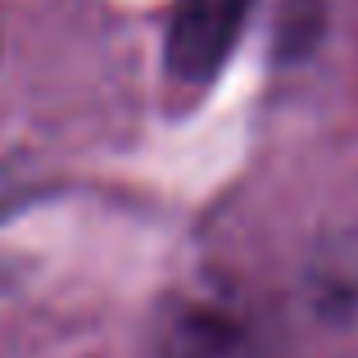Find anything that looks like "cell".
<instances>
[{"instance_id": "cell-1", "label": "cell", "mask_w": 358, "mask_h": 358, "mask_svg": "<svg viewBox=\"0 0 358 358\" xmlns=\"http://www.w3.org/2000/svg\"><path fill=\"white\" fill-rule=\"evenodd\" d=\"M250 0H177L173 18V69L182 78H209L227 55Z\"/></svg>"}]
</instances>
